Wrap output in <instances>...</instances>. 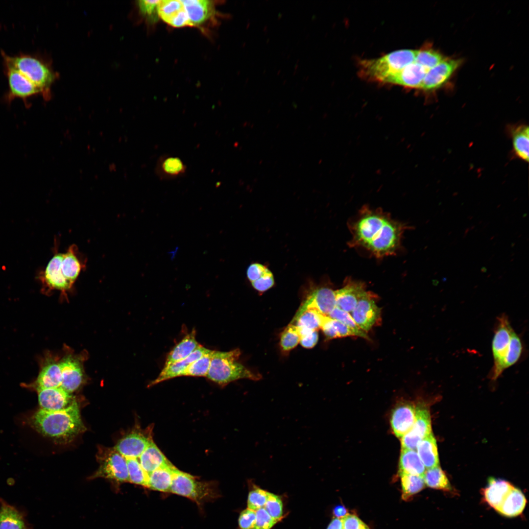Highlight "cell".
I'll return each mask as SVG.
<instances>
[{
  "label": "cell",
  "mask_w": 529,
  "mask_h": 529,
  "mask_svg": "<svg viewBox=\"0 0 529 529\" xmlns=\"http://www.w3.org/2000/svg\"><path fill=\"white\" fill-rule=\"evenodd\" d=\"M342 529H370L357 516L348 514L341 518Z\"/></svg>",
  "instance_id": "48"
},
{
  "label": "cell",
  "mask_w": 529,
  "mask_h": 529,
  "mask_svg": "<svg viewBox=\"0 0 529 529\" xmlns=\"http://www.w3.org/2000/svg\"><path fill=\"white\" fill-rule=\"evenodd\" d=\"M170 492L187 498L199 506L219 497L215 482L199 481L176 467L174 470Z\"/></svg>",
  "instance_id": "5"
},
{
  "label": "cell",
  "mask_w": 529,
  "mask_h": 529,
  "mask_svg": "<svg viewBox=\"0 0 529 529\" xmlns=\"http://www.w3.org/2000/svg\"><path fill=\"white\" fill-rule=\"evenodd\" d=\"M175 467L170 462L163 465L149 474L147 487L163 492H170Z\"/></svg>",
  "instance_id": "27"
},
{
  "label": "cell",
  "mask_w": 529,
  "mask_h": 529,
  "mask_svg": "<svg viewBox=\"0 0 529 529\" xmlns=\"http://www.w3.org/2000/svg\"><path fill=\"white\" fill-rule=\"evenodd\" d=\"M256 511L246 508L241 512L238 523L240 529H255Z\"/></svg>",
  "instance_id": "46"
},
{
  "label": "cell",
  "mask_w": 529,
  "mask_h": 529,
  "mask_svg": "<svg viewBox=\"0 0 529 529\" xmlns=\"http://www.w3.org/2000/svg\"><path fill=\"white\" fill-rule=\"evenodd\" d=\"M402 486V499L407 501L421 491L425 484L423 476L399 472Z\"/></svg>",
  "instance_id": "34"
},
{
  "label": "cell",
  "mask_w": 529,
  "mask_h": 529,
  "mask_svg": "<svg viewBox=\"0 0 529 529\" xmlns=\"http://www.w3.org/2000/svg\"><path fill=\"white\" fill-rule=\"evenodd\" d=\"M156 170L160 178L169 179L184 175L186 167L179 158L165 156L158 160Z\"/></svg>",
  "instance_id": "29"
},
{
  "label": "cell",
  "mask_w": 529,
  "mask_h": 529,
  "mask_svg": "<svg viewBox=\"0 0 529 529\" xmlns=\"http://www.w3.org/2000/svg\"><path fill=\"white\" fill-rule=\"evenodd\" d=\"M195 335L193 330L173 347L167 356L164 368L187 358L200 345L196 340Z\"/></svg>",
  "instance_id": "26"
},
{
  "label": "cell",
  "mask_w": 529,
  "mask_h": 529,
  "mask_svg": "<svg viewBox=\"0 0 529 529\" xmlns=\"http://www.w3.org/2000/svg\"><path fill=\"white\" fill-rule=\"evenodd\" d=\"M61 383L60 361L52 357L47 358L35 382L36 389L58 387L61 386Z\"/></svg>",
  "instance_id": "24"
},
{
  "label": "cell",
  "mask_w": 529,
  "mask_h": 529,
  "mask_svg": "<svg viewBox=\"0 0 529 529\" xmlns=\"http://www.w3.org/2000/svg\"><path fill=\"white\" fill-rule=\"evenodd\" d=\"M41 409L56 411L68 407L74 400L70 393L61 386L36 389Z\"/></svg>",
  "instance_id": "19"
},
{
  "label": "cell",
  "mask_w": 529,
  "mask_h": 529,
  "mask_svg": "<svg viewBox=\"0 0 529 529\" xmlns=\"http://www.w3.org/2000/svg\"><path fill=\"white\" fill-rule=\"evenodd\" d=\"M506 133L511 139L513 156L529 162V128L525 123L509 124Z\"/></svg>",
  "instance_id": "20"
},
{
  "label": "cell",
  "mask_w": 529,
  "mask_h": 529,
  "mask_svg": "<svg viewBox=\"0 0 529 529\" xmlns=\"http://www.w3.org/2000/svg\"><path fill=\"white\" fill-rule=\"evenodd\" d=\"M152 441L151 430H136L119 440L114 448L126 458H137Z\"/></svg>",
  "instance_id": "10"
},
{
  "label": "cell",
  "mask_w": 529,
  "mask_h": 529,
  "mask_svg": "<svg viewBox=\"0 0 529 529\" xmlns=\"http://www.w3.org/2000/svg\"><path fill=\"white\" fill-rule=\"evenodd\" d=\"M423 478L425 484L429 487L446 491L452 490L446 475L439 465L425 471Z\"/></svg>",
  "instance_id": "35"
},
{
  "label": "cell",
  "mask_w": 529,
  "mask_h": 529,
  "mask_svg": "<svg viewBox=\"0 0 529 529\" xmlns=\"http://www.w3.org/2000/svg\"><path fill=\"white\" fill-rule=\"evenodd\" d=\"M327 529H342L341 519L334 518L328 525Z\"/></svg>",
  "instance_id": "51"
},
{
  "label": "cell",
  "mask_w": 529,
  "mask_h": 529,
  "mask_svg": "<svg viewBox=\"0 0 529 529\" xmlns=\"http://www.w3.org/2000/svg\"><path fill=\"white\" fill-rule=\"evenodd\" d=\"M86 263V259L82 260L75 244L71 245L65 253H62L61 270L65 278L72 286L81 271L85 268Z\"/></svg>",
  "instance_id": "22"
},
{
  "label": "cell",
  "mask_w": 529,
  "mask_h": 529,
  "mask_svg": "<svg viewBox=\"0 0 529 529\" xmlns=\"http://www.w3.org/2000/svg\"><path fill=\"white\" fill-rule=\"evenodd\" d=\"M416 449L425 468L429 469L439 465L436 442L432 433L419 442Z\"/></svg>",
  "instance_id": "30"
},
{
  "label": "cell",
  "mask_w": 529,
  "mask_h": 529,
  "mask_svg": "<svg viewBox=\"0 0 529 529\" xmlns=\"http://www.w3.org/2000/svg\"><path fill=\"white\" fill-rule=\"evenodd\" d=\"M300 335L298 327L290 324L283 332L280 337V346L284 351L294 348L300 342Z\"/></svg>",
  "instance_id": "40"
},
{
  "label": "cell",
  "mask_w": 529,
  "mask_h": 529,
  "mask_svg": "<svg viewBox=\"0 0 529 529\" xmlns=\"http://www.w3.org/2000/svg\"><path fill=\"white\" fill-rule=\"evenodd\" d=\"M158 14L164 22L173 27L191 26V24L182 0H160Z\"/></svg>",
  "instance_id": "15"
},
{
  "label": "cell",
  "mask_w": 529,
  "mask_h": 529,
  "mask_svg": "<svg viewBox=\"0 0 529 529\" xmlns=\"http://www.w3.org/2000/svg\"><path fill=\"white\" fill-rule=\"evenodd\" d=\"M399 472L423 477L425 467L415 450L401 449L399 460Z\"/></svg>",
  "instance_id": "32"
},
{
  "label": "cell",
  "mask_w": 529,
  "mask_h": 529,
  "mask_svg": "<svg viewBox=\"0 0 529 529\" xmlns=\"http://www.w3.org/2000/svg\"><path fill=\"white\" fill-rule=\"evenodd\" d=\"M160 0H141L137 1V5L141 14L150 21H156L158 14V7Z\"/></svg>",
  "instance_id": "43"
},
{
  "label": "cell",
  "mask_w": 529,
  "mask_h": 529,
  "mask_svg": "<svg viewBox=\"0 0 529 529\" xmlns=\"http://www.w3.org/2000/svg\"><path fill=\"white\" fill-rule=\"evenodd\" d=\"M415 420V407L411 403L404 402L398 405L392 410L390 425L394 434L401 438L412 428Z\"/></svg>",
  "instance_id": "18"
},
{
  "label": "cell",
  "mask_w": 529,
  "mask_h": 529,
  "mask_svg": "<svg viewBox=\"0 0 529 529\" xmlns=\"http://www.w3.org/2000/svg\"><path fill=\"white\" fill-rule=\"evenodd\" d=\"M255 511V529H270L278 522L269 515L264 507Z\"/></svg>",
  "instance_id": "44"
},
{
  "label": "cell",
  "mask_w": 529,
  "mask_h": 529,
  "mask_svg": "<svg viewBox=\"0 0 529 529\" xmlns=\"http://www.w3.org/2000/svg\"><path fill=\"white\" fill-rule=\"evenodd\" d=\"M251 283L254 289L263 292L268 290L274 286V276L271 271L267 269L261 277Z\"/></svg>",
  "instance_id": "45"
},
{
  "label": "cell",
  "mask_w": 529,
  "mask_h": 529,
  "mask_svg": "<svg viewBox=\"0 0 529 529\" xmlns=\"http://www.w3.org/2000/svg\"><path fill=\"white\" fill-rule=\"evenodd\" d=\"M523 349L521 337L512 327L506 314L503 313L497 318L492 340L493 364L490 379L496 381L506 369L516 364L521 359Z\"/></svg>",
  "instance_id": "3"
},
{
  "label": "cell",
  "mask_w": 529,
  "mask_h": 529,
  "mask_svg": "<svg viewBox=\"0 0 529 529\" xmlns=\"http://www.w3.org/2000/svg\"><path fill=\"white\" fill-rule=\"evenodd\" d=\"M376 295L367 291L351 313L358 326L367 333L380 320L381 309L376 304Z\"/></svg>",
  "instance_id": "8"
},
{
  "label": "cell",
  "mask_w": 529,
  "mask_h": 529,
  "mask_svg": "<svg viewBox=\"0 0 529 529\" xmlns=\"http://www.w3.org/2000/svg\"><path fill=\"white\" fill-rule=\"evenodd\" d=\"M32 423L41 434L63 444L71 442L84 432L78 404L75 400L67 408L56 411L42 409L33 415Z\"/></svg>",
  "instance_id": "2"
},
{
  "label": "cell",
  "mask_w": 529,
  "mask_h": 529,
  "mask_svg": "<svg viewBox=\"0 0 529 529\" xmlns=\"http://www.w3.org/2000/svg\"><path fill=\"white\" fill-rule=\"evenodd\" d=\"M336 307V293L331 288L322 287L316 289L307 298L292 321L307 310H313L319 313L328 315Z\"/></svg>",
  "instance_id": "11"
},
{
  "label": "cell",
  "mask_w": 529,
  "mask_h": 529,
  "mask_svg": "<svg viewBox=\"0 0 529 529\" xmlns=\"http://www.w3.org/2000/svg\"><path fill=\"white\" fill-rule=\"evenodd\" d=\"M191 26L200 27L211 20L216 14V1L182 0Z\"/></svg>",
  "instance_id": "17"
},
{
  "label": "cell",
  "mask_w": 529,
  "mask_h": 529,
  "mask_svg": "<svg viewBox=\"0 0 529 529\" xmlns=\"http://www.w3.org/2000/svg\"><path fill=\"white\" fill-rule=\"evenodd\" d=\"M239 349L228 352L213 351L207 377L221 385L241 379L257 381L261 376L253 373L238 361Z\"/></svg>",
  "instance_id": "4"
},
{
  "label": "cell",
  "mask_w": 529,
  "mask_h": 529,
  "mask_svg": "<svg viewBox=\"0 0 529 529\" xmlns=\"http://www.w3.org/2000/svg\"><path fill=\"white\" fill-rule=\"evenodd\" d=\"M7 76L10 88L8 99L9 101L14 97L23 99L41 93L40 90L26 77L16 69L7 66Z\"/></svg>",
  "instance_id": "21"
},
{
  "label": "cell",
  "mask_w": 529,
  "mask_h": 529,
  "mask_svg": "<svg viewBox=\"0 0 529 529\" xmlns=\"http://www.w3.org/2000/svg\"><path fill=\"white\" fill-rule=\"evenodd\" d=\"M332 319H336L344 324L352 330L357 337L369 340V337L365 332L360 329L355 323L351 314L336 307L328 315Z\"/></svg>",
  "instance_id": "39"
},
{
  "label": "cell",
  "mask_w": 529,
  "mask_h": 529,
  "mask_svg": "<svg viewBox=\"0 0 529 529\" xmlns=\"http://www.w3.org/2000/svg\"><path fill=\"white\" fill-rule=\"evenodd\" d=\"M264 507L269 515L277 521H280L282 518L283 504L281 499L278 495L269 492Z\"/></svg>",
  "instance_id": "42"
},
{
  "label": "cell",
  "mask_w": 529,
  "mask_h": 529,
  "mask_svg": "<svg viewBox=\"0 0 529 529\" xmlns=\"http://www.w3.org/2000/svg\"><path fill=\"white\" fill-rule=\"evenodd\" d=\"M139 458L142 467L148 475L158 468L170 463L153 441Z\"/></svg>",
  "instance_id": "31"
},
{
  "label": "cell",
  "mask_w": 529,
  "mask_h": 529,
  "mask_svg": "<svg viewBox=\"0 0 529 529\" xmlns=\"http://www.w3.org/2000/svg\"><path fill=\"white\" fill-rule=\"evenodd\" d=\"M527 503L523 493L514 487L496 510L499 513L507 517H514L521 514Z\"/></svg>",
  "instance_id": "28"
},
{
  "label": "cell",
  "mask_w": 529,
  "mask_h": 529,
  "mask_svg": "<svg viewBox=\"0 0 529 529\" xmlns=\"http://www.w3.org/2000/svg\"><path fill=\"white\" fill-rule=\"evenodd\" d=\"M481 270L482 272L484 273L486 272L487 269L485 267H482L481 268Z\"/></svg>",
  "instance_id": "52"
},
{
  "label": "cell",
  "mask_w": 529,
  "mask_h": 529,
  "mask_svg": "<svg viewBox=\"0 0 529 529\" xmlns=\"http://www.w3.org/2000/svg\"><path fill=\"white\" fill-rule=\"evenodd\" d=\"M513 487L505 480L490 478L487 486L482 490L483 497L485 502L497 510Z\"/></svg>",
  "instance_id": "25"
},
{
  "label": "cell",
  "mask_w": 529,
  "mask_h": 529,
  "mask_svg": "<svg viewBox=\"0 0 529 529\" xmlns=\"http://www.w3.org/2000/svg\"><path fill=\"white\" fill-rule=\"evenodd\" d=\"M0 529H26L22 515L14 507L4 502L0 507Z\"/></svg>",
  "instance_id": "33"
},
{
  "label": "cell",
  "mask_w": 529,
  "mask_h": 529,
  "mask_svg": "<svg viewBox=\"0 0 529 529\" xmlns=\"http://www.w3.org/2000/svg\"><path fill=\"white\" fill-rule=\"evenodd\" d=\"M298 328L300 335L301 345L307 349L313 347L316 344L318 339L317 331Z\"/></svg>",
  "instance_id": "47"
},
{
  "label": "cell",
  "mask_w": 529,
  "mask_h": 529,
  "mask_svg": "<svg viewBox=\"0 0 529 529\" xmlns=\"http://www.w3.org/2000/svg\"><path fill=\"white\" fill-rule=\"evenodd\" d=\"M267 269L261 264H252L247 269V277L251 283L254 282L261 277Z\"/></svg>",
  "instance_id": "49"
},
{
  "label": "cell",
  "mask_w": 529,
  "mask_h": 529,
  "mask_svg": "<svg viewBox=\"0 0 529 529\" xmlns=\"http://www.w3.org/2000/svg\"><path fill=\"white\" fill-rule=\"evenodd\" d=\"M366 291L364 283L351 278H346L343 286L335 290L336 307L351 313Z\"/></svg>",
  "instance_id": "13"
},
{
  "label": "cell",
  "mask_w": 529,
  "mask_h": 529,
  "mask_svg": "<svg viewBox=\"0 0 529 529\" xmlns=\"http://www.w3.org/2000/svg\"><path fill=\"white\" fill-rule=\"evenodd\" d=\"M333 513L336 518H342L348 514L347 509L343 505H337L333 510Z\"/></svg>",
  "instance_id": "50"
},
{
  "label": "cell",
  "mask_w": 529,
  "mask_h": 529,
  "mask_svg": "<svg viewBox=\"0 0 529 529\" xmlns=\"http://www.w3.org/2000/svg\"><path fill=\"white\" fill-rule=\"evenodd\" d=\"M460 63L459 59L444 58L429 70L420 90L431 92L439 88L449 80Z\"/></svg>",
  "instance_id": "12"
},
{
  "label": "cell",
  "mask_w": 529,
  "mask_h": 529,
  "mask_svg": "<svg viewBox=\"0 0 529 529\" xmlns=\"http://www.w3.org/2000/svg\"><path fill=\"white\" fill-rule=\"evenodd\" d=\"M269 492L257 486L249 491L247 499L248 508L256 511L264 507L267 499Z\"/></svg>",
  "instance_id": "41"
},
{
  "label": "cell",
  "mask_w": 529,
  "mask_h": 529,
  "mask_svg": "<svg viewBox=\"0 0 529 529\" xmlns=\"http://www.w3.org/2000/svg\"><path fill=\"white\" fill-rule=\"evenodd\" d=\"M96 456L99 467L94 477L129 482L126 458L114 447H100Z\"/></svg>",
  "instance_id": "7"
},
{
  "label": "cell",
  "mask_w": 529,
  "mask_h": 529,
  "mask_svg": "<svg viewBox=\"0 0 529 529\" xmlns=\"http://www.w3.org/2000/svg\"><path fill=\"white\" fill-rule=\"evenodd\" d=\"M211 351L212 350L200 345L187 358L163 368L158 377L153 380L149 385H153L167 380L182 376L183 372L193 362Z\"/></svg>",
  "instance_id": "23"
},
{
  "label": "cell",
  "mask_w": 529,
  "mask_h": 529,
  "mask_svg": "<svg viewBox=\"0 0 529 529\" xmlns=\"http://www.w3.org/2000/svg\"><path fill=\"white\" fill-rule=\"evenodd\" d=\"M53 256L43 271L41 280L45 286L50 290H60L63 295L73 287L64 277L61 269V253L55 250Z\"/></svg>",
  "instance_id": "16"
},
{
  "label": "cell",
  "mask_w": 529,
  "mask_h": 529,
  "mask_svg": "<svg viewBox=\"0 0 529 529\" xmlns=\"http://www.w3.org/2000/svg\"><path fill=\"white\" fill-rule=\"evenodd\" d=\"M213 351L193 362L182 376L206 377L210 366Z\"/></svg>",
  "instance_id": "38"
},
{
  "label": "cell",
  "mask_w": 529,
  "mask_h": 529,
  "mask_svg": "<svg viewBox=\"0 0 529 529\" xmlns=\"http://www.w3.org/2000/svg\"><path fill=\"white\" fill-rule=\"evenodd\" d=\"M62 373L61 387L71 393L82 385L84 378L82 364L78 357L65 356L60 361Z\"/></svg>",
  "instance_id": "14"
},
{
  "label": "cell",
  "mask_w": 529,
  "mask_h": 529,
  "mask_svg": "<svg viewBox=\"0 0 529 529\" xmlns=\"http://www.w3.org/2000/svg\"><path fill=\"white\" fill-rule=\"evenodd\" d=\"M349 227L352 235L349 246L364 248L377 258L396 254L404 233L409 227L381 208L368 205L361 207Z\"/></svg>",
  "instance_id": "1"
},
{
  "label": "cell",
  "mask_w": 529,
  "mask_h": 529,
  "mask_svg": "<svg viewBox=\"0 0 529 529\" xmlns=\"http://www.w3.org/2000/svg\"><path fill=\"white\" fill-rule=\"evenodd\" d=\"M126 458V457H125ZM129 482L147 487L149 475L136 458H126Z\"/></svg>",
  "instance_id": "37"
},
{
  "label": "cell",
  "mask_w": 529,
  "mask_h": 529,
  "mask_svg": "<svg viewBox=\"0 0 529 529\" xmlns=\"http://www.w3.org/2000/svg\"><path fill=\"white\" fill-rule=\"evenodd\" d=\"M5 59L7 66L16 69L26 77L40 90L46 99L49 98V87L55 77L46 65L39 60L28 55L6 56Z\"/></svg>",
  "instance_id": "6"
},
{
  "label": "cell",
  "mask_w": 529,
  "mask_h": 529,
  "mask_svg": "<svg viewBox=\"0 0 529 529\" xmlns=\"http://www.w3.org/2000/svg\"><path fill=\"white\" fill-rule=\"evenodd\" d=\"M324 315L315 310H307L293 321L299 328L317 331L320 328Z\"/></svg>",
  "instance_id": "36"
},
{
  "label": "cell",
  "mask_w": 529,
  "mask_h": 529,
  "mask_svg": "<svg viewBox=\"0 0 529 529\" xmlns=\"http://www.w3.org/2000/svg\"><path fill=\"white\" fill-rule=\"evenodd\" d=\"M431 431L429 409L426 406L418 404L415 408V420L412 428L401 438V449L415 450L419 442Z\"/></svg>",
  "instance_id": "9"
}]
</instances>
